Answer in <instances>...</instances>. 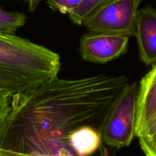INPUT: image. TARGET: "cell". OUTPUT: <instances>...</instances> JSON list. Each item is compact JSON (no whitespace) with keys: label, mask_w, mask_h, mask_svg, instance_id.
I'll use <instances>...</instances> for the list:
<instances>
[{"label":"cell","mask_w":156,"mask_h":156,"mask_svg":"<svg viewBox=\"0 0 156 156\" xmlns=\"http://www.w3.org/2000/svg\"><path fill=\"white\" fill-rule=\"evenodd\" d=\"M140 59L146 65L156 64V9L146 6L139 9L136 34Z\"/></svg>","instance_id":"7"},{"label":"cell","mask_w":156,"mask_h":156,"mask_svg":"<svg viewBox=\"0 0 156 156\" xmlns=\"http://www.w3.org/2000/svg\"><path fill=\"white\" fill-rule=\"evenodd\" d=\"M138 93L137 83H129L121 93L103 126V143L116 148L130 145L136 136Z\"/></svg>","instance_id":"3"},{"label":"cell","mask_w":156,"mask_h":156,"mask_svg":"<svg viewBox=\"0 0 156 156\" xmlns=\"http://www.w3.org/2000/svg\"><path fill=\"white\" fill-rule=\"evenodd\" d=\"M129 37L119 34L90 32L82 37L80 52L87 61L105 64L123 55Z\"/></svg>","instance_id":"5"},{"label":"cell","mask_w":156,"mask_h":156,"mask_svg":"<svg viewBox=\"0 0 156 156\" xmlns=\"http://www.w3.org/2000/svg\"><path fill=\"white\" fill-rule=\"evenodd\" d=\"M41 1H43V0H25V2L28 5V10L31 12H33L34 11H35L36 9L37 8L39 4L41 3Z\"/></svg>","instance_id":"14"},{"label":"cell","mask_w":156,"mask_h":156,"mask_svg":"<svg viewBox=\"0 0 156 156\" xmlns=\"http://www.w3.org/2000/svg\"><path fill=\"white\" fill-rule=\"evenodd\" d=\"M94 113L80 104L52 96L15 102L0 123V156H80L69 135L94 126ZM91 156H110L103 143Z\"/></svg>","instance_id":"1"},{"label":"cell","mask_w":156,"mask_h":156,"mask_svg":"<svg viewBox=\"0 0 156 156\" xmlns=\"http://www.w3.org/2000/svg\"><path fill=\"white\" fill-rule=\"evenodd\" d=\"M26 19L23 12H9L0 8V34H14L25 25Z\"/></svg>","instance_id":"10"},{"label":"cell","mask_w":156,"mask_h":156,"mask_svg":"<svg viewBox=\"0 0 156 156\" xmlns=\"http://www.w3.org/2000/svg\"><path fill=\"white\" fill-rule=\"evenodd\" d=\"M139 144L146 156H156V125L139 137Z\"/></svg>","instance_id":"11"},{"label":"cell","mask_w":156,"mask_h":156,"mask_svg":"<svg viewBox=\"0 0 156 156\" xmlns=\"http://www.w3.org/2000/svg\"><path fill=\"white\" fill-rule=\"evenodd\" d=\"M143 1L115 0L90 16L83 25L90 32L135 36L139 7Z\"/></svg>","instance_id":"4"},{"label":"cell","mask_w":156,"mask_h":156,"mask_svg":"<svg viewBox=\"0 0 156 156\" xmlns=\"http://www.w3.org/2000/svg\"><path fill=\"white\" fill-rule=\"evenodd\" d=\"M156 125V64L139 84L136 136L138 138Z\"/></svg>","instance_id":"6"},{"label":"cell","mask_w":156,"mask_h":156,"mask_svg":"<svg viewBox=\"0 0 156 156\" xmlns=\"http://www.w3.org/2000/svg\"><path fill=\"white\" fill-rule=\"evenodd\" d=\"M113 1L115 0H83L73 11L69 13V19L76 25H83L90 16Z\"/></svg>","instance_id":"9"},{"label":"cell","mask_w":156,"mask_h":156,"mask_svg":"<svg viewBox=\"0 0 156 156\" xmlns=\"http://www.w3.org/2000/svg\"><path fill=\"white\" fill-rule=\"evenodd\" d=\"M83 0H46L51 9L61 14H69L80 5Z\"/></svg>","instance_id":"12"},{"label":"cell","mask_w":156,"mask_h":156,"mask_svg":"<svg viewBox=\"0 0 156 156\" xmlns=\"http://www.w3.org/2000/svg\"><path fill=\"white\" fill-rule=\"evenodd\" d=\"M69 142L80 156H91L103 144L100 132L88 125L73 130L69 135Z\"/></svg>","instance_id":"8"},{"label":"cell","mask_w":156,"mask_h":156,"mask_svg":"<svg viewBox=\"0 0 156 156\" xmlns=\"http://www.w3.org/2000/svg\"><path fill=\"white\" fill-rule=\"evenodd\" d=\"M55 52L15 34H0V92L12 97L37 89L58 77Z\"/></svg>","instance_id":"2"},{"label":"cell","mask_w":156,"mask_h":156,"mask_svg":"<svg viewBox=\"0 0 156 156\" xmlns=\"http://www.w3.org/2000/svg\"><path fill=\"white\" fill-rule=\"evenodd\" d=\"M12 97L0 92V123L8 113L10 107Z\"/></svg>","instance_id":"13"}]
</instances>
